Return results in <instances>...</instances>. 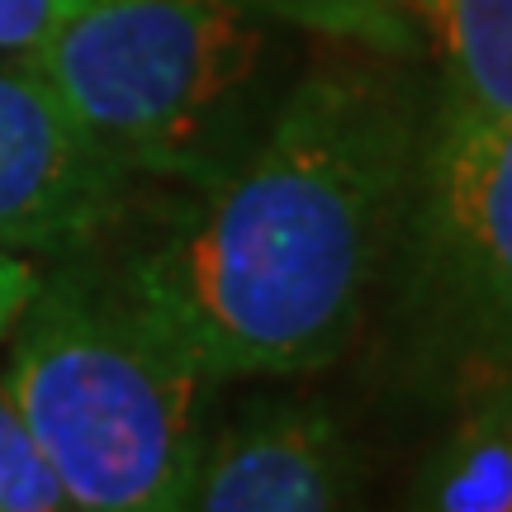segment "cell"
I'll return each instance as SVG.
<instances>
[{
	"label": "cell",
	"instance_id": "10",
	"mask_svg": "<svg viewBox=\"0 0 512 512\" xmlns=\"http://www.w3.org/2000/svg\"><path fill=\"white\" fill-rule=\"evenodd\" d=\"M0 512H72L5 380H0Z\"/></svg>",
	"mask_w": 512,
	"mask_h": 512
},
{
	"label": "cell",
	"instance_id": "12",
	"mask_svg": "<svg viewBox=\"0 0 512 512\" xmlns=\"http://www.w3.org/2000/svg\"><path fill=\"white\" fill-rule=\"evenodd\" d=\"M38 280H43V275H38L34 261H24L19 252H5V247H0V337L19 323V313L29 309Z\"/></svg>",
	"mask_w": 512,
	"mask_h": 512
},
{
	"label": "cell",
	"instance_id": "3",
	"mask_svg": "<svg viewBox=\"0 0 512 512\" xmlns=\"http://www.w3.org/2000/svg\"><path fill=\"white\" fill-rule=\"evenodd\" d=\"M285 43L238 0H91L19 57L128 176L200 190L271 119Z\"/></svg>",
	"mask_w": 512,
	"mask_h": 512
},
{
	"label": "cell",
	"instance_id": "1",
	"mask_svg": "<svg viewBox=\"0 0 512 512\" xmlns=\"http://www.w3.org/2000/svg\"><path fill=\"white\" fill-rule=\"evenodd\" d=\"M318 48L238 162L114 271L209 384L332 366L389 271L432 81L418 57Z\"/></svg>",
	"mask_w": 512,
	"mask_h": 512
},
{
	"label": "cell",
	"instance_id": "8",
	"mask_svg": "<svg viewBox=\"0 0 512 512\" xmlns=\"http://www.w3.org/2000/svg\"><path fill=\"white\" fill-rule=\"evenodd\" d=\"M408 512H512V380L460 403L456 427L422 460Z\"/></svg>",
	"mask_w": 512,
	"mask_h": 512
},
{
	"label": "cell",
	"instance_id": "6",
	"mask_svg": "<svg viewBox=\"0 0 512 512\" xmlns=\"http://www.w3.org/2000/svg\"><path fill=\"white\" fill-rule=\"evenodd\" d=\"M195 512H351V451L332 413L261 403L209 446Z\"/></svg>",
	"mask_w": 512,
	"mask_h": 512
},
{
	"label": "cell",
	"instance_id": "7",
	"mask_svg": "<svg viewBox=\"0 0 512 512\" xmlns=\"http://www.w3.org/2000/svg\"><path fill=\"white\" fill-rule=\"evenodd\" d=\"M441 100L512 114V0H408Z\"/></svg>",
	"mask_w": 512,
	"mask_h": 512
},
{
	"label": "cell",
	"instance_id": "9",
	"mask_svg": "<svg viewBox=\"0 0 512 512\" xmlns=\"http://www.w3.org/2000/svg\"><path fill=\"white\" fill-rule=\"evenodd\" d=\"M256 15L285 24L290 34H309L318 43H356L370 53L418 57V24L408 0H238Z\"/></svg>",
	"mask_w": 512,
	"mask_h": 512
},
{
	"label": "cell",
	"instance_id": "11",
	"mask_svg": "<svg viewBox=\"0 0 512 512\" xmlns=\"http://www.w3.org/2000/svg\"><path fill=\"white\" fill-rule=\"evenodd\" d=\"M91 0H0V53H29Z\"/></svg>",
	"mask_w": 512,
	"mask_h": 512
},
{
	"label": "cell",
	"instance_id": "5",
	"mask_svg": "<svg viewBox=\"0 0 512 512\" xmlns=\"http://www.w3.org/2000/svg\"><path fill=\"white\" fill-rule=\"evenodd\" d=\"M110 152L76 128L57 95L15 53H0V247L81 252L124 223L138 195Z\"/></svg>",
	"mask_w": 512,
	"mask_h": 512
},
{
	"label": "cell",
	"instance_id": "4",
	"mask_svg": "<svg viewBox=\"0 0 512 512\" xmlns=\"http://www.w3.org/2000/svg\"><path fill=\"white\" fill-rule=\"evenodd\" d=\"M384 275L403 380L432 403L512 380V114L460 110L432 86Z\"/></svg>",
	"mask_w": 512,
	"mask_h": 512
},
{
	"label": "cell",
	"instance_id": "2",
	"mask_svg": "<svg viewBox=\"0 0 512 512\" xmlns=\"http://www.w3.org/2000/svg\"><path fill=\"white\" fill-rule=\"evenodd\" d=\"M10 332L5 389L72 512H195L209 380L114 271L76 261L43 275Z\"/></svg>",
	"mask_w": 512,
	"mask_h": 512
}]
</instances>
